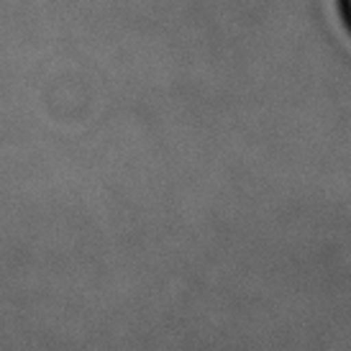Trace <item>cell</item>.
I'll return each instance as SVG.
<instances>
[{
  "mask_svg": "<svg viewBox=\"0 0 351 351\" xmlns=\"http://www.w3.org/2000/svg\"><path fill=\"white\" fill-rule=\"evenodd\" d=\"M349 8H351V0H349Z\"/></svg>",
  "mask_w": 351,
  "mask_h": 351,
  "instance_id": "6da1fadb",
  "label": "cell"
}]
</instances>
